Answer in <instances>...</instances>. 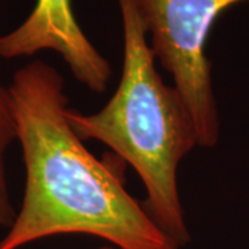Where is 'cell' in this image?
Returning a JSON list of instances; mask_svg holds the SVG:
<instances>
[{
    "label": "cell",
    "mask_w": 249,
    "mask_h": 249,
    "mask_svg": "<svg viewBox=\"0 0 249 249\" xmlns=\"http://www.w3.org/2000/svg\"><path fill=\"white\" fill-rule=\"evenodd\" d=\"M249 0H134L152 53L169 72L196 127L198 147L212 148L220 119L206 42L216 19L232 4Z\"/></svg>",
    "instance_id": "3"
},
{
    "label": "cell",
    "mask_w": 249,
    "mask_h": 249,
    "mask_svg": "<svg viewBox=\"0 0 249 249\" xmlns=\"http://www.w3.org/2000/svg\"><path fill=\"white\" fill-rule=\"evenodd\" d=\"M98 249H116V248H114V247H109V245H106V247H101V248H98Z\"/></svg>",
    "instance_id": "6"
},
{
    "label": "cell",
    "mask_w": 249,
    "mask_h": 249,
    "mask_svg": "<svg viewBox=\"0 0 249 249\" xmlns=\"http://www.w3.org/2000/svg\"><path fill=\"white\" fill-rule=\"evenodd\" d=\"M124 28V67L119 86L94 114L67 111L82 140L104 142L140 176L142 208L178 248L191 237L178 188V168L198 147L196 127L175 86L155 68L148 35L134 0H118Z\"/></svg>",
    "instance_id": "2"
},
{
    "label": "cell",
    "mask_w": 249,
    "mask_h": 249,
    "mask_svg": "<svg viewBox=\"0 0 249 249\" xmlns=\"http://www.w3.org/2000/svg\"><path fill=\"white\" fill-rule=\"evenodd\" d=\"M25 166L21 208L0 249L60 234H86L118 249H180L124 188V178L85 147L67 119L65 82L35 60L9 85Z\"/></svg>",
    "instance_id": "1"
},
{
    "label": "cell",
    "mask_w": 249,
    "mask_h": 249,
    "mask_svg": "<svg viewBox=\"0 0 249 249\" xmlns=\"http://www.w3.org/2000/svg\"><path fill=\"white\" fill-rule=\"evenodd\" d=\"M17 140V122L9 86L0 80V227H11L17 212L11 202L6 168L10 145Z\"/></svg>",
    "instance_id": "5"
},
{
    "label": "cell",
    "mask_w": 249,
    "mask_h": 249,
    "mask_svg": "<svg viewBox=\"0 0 249 249\" xmlns=\"http://www.w3.org/2000/svg\"><path fill=\"white\" fill-rule=\"evenodd\" d=\"M45 50L60 54L75 79L90 91L107 90L111 65L79 27L72 0H36L27 19L0 36V58L32 57Z\"/></svg>",
    "instance_id": "4"
}]
</instances>
